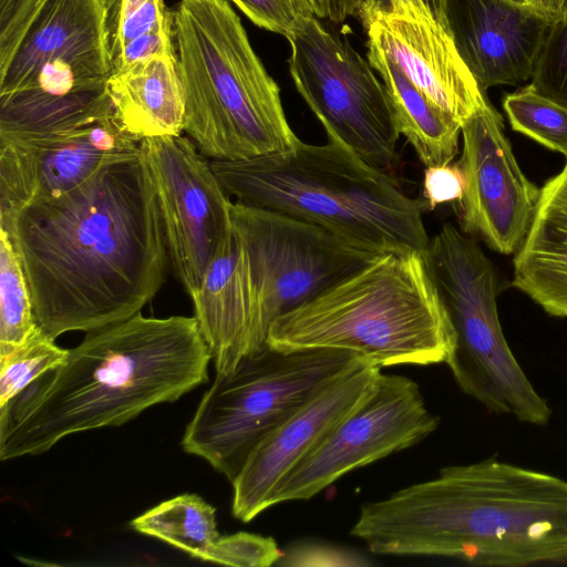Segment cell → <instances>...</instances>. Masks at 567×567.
Segmentation results:
<instances>
[{
	"mask_svg": "<svg viewBox=\"0 0 567 567\" xmlns=\"http://www.w3.org/2000/svg\"><path fill=\"white\" fill-rule=\"evenodd\" d=\"M0 229L19 258L37 324L53 339L140 313L165 281L166 240L142 147L69 192L32 202Z\"/></svg>",
	"mask_w": 567,
	"mask_h": 567,
	"instance_id": "cell-1",
	"label": "cell"
},
{
	"mask_svg": "<svg viewBox=\"0 0 567 567\" xmlns=\"http://www.w3.org/2000/svg\"><path fill=\"white\" fill-rule=\"evenodd\" d=\"M287 40L293 84L322 124L328 141L394 175L399 132L383 82L347 37L299 14Z\"/></svg>",
	"mask_w": 567,
	"mask_h": 567,
	"instance_id": "cell-9",
	"label": "cell"
},
{
	"mask_svg": "<svg viewBox=\"0 0 567 567\" xmlns=\"http://www.w3.org/2000/svg\"><path fill=\"white\" fill-rule=\"evenodd\" d=\"M209 164L235 202L317 225L380 255L424 252L430 243L425 204L338 143L300 140L282 153Z\"/></svg>",
	"mask_w": 567,
	"mask_h": 567,
	"instance_id": "cell-4",
	"label": "cell"
},
{
	"mask_svg": "<svg viewBox=\"0 0 567 567\" xmlns=\"http://www.w3.org/2000/svg\"><path fill=\"white\" fill-rule=\"evenodd\" d=\"M282 551L271 537L239 532L220 536L202 560L236 567H268Z\"/></svg>",
	"mask_w": 567,
	"mask_h": 567,
	"instance_id": "cell-29",
	"label": "cell"
},
{
	"mask_svg": "<svg viewBox=\"0 0 567 567\" xmlns=\"http://www.w3.org/2000/svg\"><path fill=\"white\" fill-rule=\"evenodd\" d=\"M109 28L113 58L136 38L174 33V13L164 0H109Z\"/></svg>",
	"mask_w": 567,
	"mask_h": 567,
	"instance_id": "cell-27",
	"label": "cell"
},
{
	"mask_svg": "<svg viewBox=\"0 0 567 567\" xmlns=\"http://www.w3.org/2000/svg\"><path fill=\"white\" fill-rule=\"evenodd\" d=\"M298 14L340 23L358 16L362 0H286Z\"/></svg>",
	"mask_w": 567,
	"mask_h": 567,
	"instance_id": "cell-34",
	"label": "cell"
},
{
	"mask_svg": "<svg viewBox=\"0 0 567 567\" xmlns=\"http://www.w3.org/2000/svg\"><path fill=\"white\" fill-rule=\"evenodd\" d=\"M266 343L344 350L382 369L446 363L454 332L423 252H389L276 319Z\"/></svg>",
	"mask_w": 567,
	"mask_h": 567,
	"instance_id": "cell-5",
	"label": "cell"
},
{
	"mask_svg": "<svg viewBox=\"0 0 567 567\" xmlns=\"http://www.w3.org/2000/svg\"><path fill=\"white\" fill-rule=\"evenodd\" d=\"M19 258L0 229V358L8 355L38 329Z\"/></svg>",
	"mask_w": 567,
	"mask_h": 567,
	"instance_id": "cell-24",
	"label": "cell"
},
{
	"mask_svg": "<svg viewBox=\"0 0 567 567\" xmlns=\"http://www.w3.org/2000/svg\"><path fill=\"white\" fill-rule=\"evenodd\" d=\"M156 189L169 265L190 296L233 223V202L189 137L142 141Z\"/></svg>",
	"mask_w": 567,
	"mask_h": 567,
	"instance_id": "cell-12",
	"label": "cell"
},
{
	"mask_svg": "<svg viewBox=\"0 0 567 567\" xmlns=\"http://www.w3.org/2000/svg\"><path fill=\"white\" fill-rule=\"evenodd\" d=\"M380 375V368L359 363L269 434L231 482L233 515L248 523L269 508L278 483L369 396Z\"/></svg>",
	"mask_w": 567,
	"mask_h": 567,
	"instance_id": "cell-17",
	"label": "cell"
},
{
	"mask_svg": "<svg viewBox=\"0 0 567 567\" xmlns=\"http://www.w3.org/2000/svg\"><path fill=\"white\" fill-rule=\"evenodd\" d=\"M511 1H514V2L520 3V4H530V6H533V0H511Z\"/></svg>",
	"mask_w": 567,
	"mask_h": 567,
	"instance_id": "cell-38",
	"label": "cell"
},
{
	"mask_svg": "<svg viewBox=\"0 0 567 567\" xmlns=\"http://www.w3.org/2000/svg\"><path fill=\"white\" fill-rule=\"evenodd\" d=\"M233 228L243 245L258 332L359 270L380 254L317 225L233 202Z\"/></svg>",
	"mask_w": 567,
	"mask_h": 567,
	"instance_id": "cell-10",
	"label": "cell"
},
{
	"mask_svg": "<svg viewBox=\"0 0 567 567\" xmlns=\"http://www.w3.org/2000/svg\"><path fill=\"white\" fill-rule=\"evenodd\" d=\"M461 135L457 165L465 189L457 203L460 229L499 254L515 255L530 230L540 188L520 169L503 118L489 103L462 125Z\"/></svg>",
	"mask_w": 567,
	"mask_h": 567,
	"instance_id": "cell-14",
	"label": "cell"
},
{
	"mask_svg": "<svg viewBox=\"0 0 567 567\" xmlns=\"http://www.w3.org/2000/svg\"><path fill=\"white\" fill-rule=\"evenodd\" d=\"M513 286L548 315L567 317V161L540 188L530 230L514 257Z\"/></svg>",
	"mask_w": 567,
	"mask_h": 567,
	"instance_id": "cell-20",
	"label": "cell"
},
{
	"mask_svg": "<svg viewBox=\"0 0 567 567\" xmlns=\"http://www.w3.org/2000/svg\"><path fill=\"white\" fill-rule=\"evenodd\" d=\"M174 39V33L155 32L132 40L112 58V71L153 55L176 53Z\"/></svg>",
	"mask_w": 567,
	"mask_h": 567,
	"instance_id": "cell-33",
	"label": "cell"
},
{
	"mask_svg": "<svg viewBox=\"0 0 567 567\" xmlns=\"http://www.w3.org/2000/svg\"><path fill=\"white\" fill-rule=\"evenodd\" d=\"M361 362L367 361L344 350L280 351L265 343L233 372L216 373L185 429L182 446L231 483L269 434Z\"/></svg>",
	"mask_w": 567,
	"mask_h": 567,
	"instance_id": "cell-7",
	"label": "cell"
},
{
	"mask_svg": "<svg viewBox=\"0 0 567 567\" xmlns=\"http://www.w3.org/2000/svg\"><path fill=\"white\" fill-rule=\"evenodd\" d=\"M113 114L38 136L0 135V227L34 200L69 192L102 164L141 151Z\"/></svg>",
	"mask_w": 567,
	"mask_h": 567,
	"instance_id": "cell-16",
	"label": "cell"
},
{
	"mask_svg": "<svg viewBox=\"0 0 567 567\" xmlns=\"http://www.w3.org/2000/svg\"><path fill=\"white\" fill-rule=\"evenodd\" d=\"M276 565L281 566H367L361 554L324 543H301L282 554Z\"/></svg>",
	"mask_w": 567,
	"mask_h": 567,
	"instance_id": "cell-30",
	"label": "cell"
},
{
	"mask_svg": "<svg viewBox=\"0 0 567 567\" xmlns=\"http://www.w3.org/2000/svg\"><path fill=\"white\" fill-rule=\"evenodd\" d=\"M439 423L415 381L381 373L369 396L278 483L269 507L309 499L347 473L421 442Z\"/></svg>",
	"mask_w": 567,
	"mask_h": 567,
	"instance_id": "cell-11",
	"label": "cell"
},
{
	"mask_svg": "<svg viewBox=\"0 0 567 567\" xmlns=\"http://www.w3.org/2000/svg\"><path fill=\"white\" fill-rule=\"evenodd\" d=\"M454 332L446 361L460 389L489 412L546 425L547 401L535 390L504 336L498 276L472 237L445 223L423 252Z\"/></svg>",
	"mask_w": 567,
	"mask_h": 567,
	"instance_id": "cell-8",
	"label": "cell"
},
{
	"mask_svg": "<svg viewBox=\"0 0 567 567\" xmlns=\"http://www.w3.org/2000/svg\"><path fill=\"white\" fill-rule=\"evenodd\" d=\"M106 90L115 121L133 137L143 141L184 132L177 53L153 55L112 71Z\"/></svg>",
	"mask_w": 567,
	"mask_h": 567,
	"instance_id": "cell-21",
	"label": "cell"
},
{
	"mask_svg": "<svg viewBox=\"0 0 567 567\" xmlns=\"http://www.w3.org/2000/svg\"><path fill=\"white\" fill-rule=\"evenodd\" d=\"M190 298L216 373L233 372L241 359L265 346L257 328L243 245L233 227Z\"/></svg>",
	"mask_w": 567,
	"mask_h": 567,
	"instance_id": "cell-19",
	"label": "cell"
},
{
	"mask_svg": "<svg viewBox=\"0 0 567 567\" xmlns=\"http://www.w3.org/2000/svg\"><path fill=\"white\" fill-rule=\"evenodd\" d=\"M503 107L514 131L567 157V109L529 85L507 94Z\"/></svg>",
	"mask_w": 567,
	"mask_h": 567,
	"instance_id": "cell-25",
	"label": "cell"
},
{
	"mask_svg": "<svg viewBox=\"0 0 567 567\" xmlns=\"http://www.w3.org/2000/svg\"><path fill=\"white\" fill-rule=\"evenodd\" d=\"M174 13L184 132L213 159L282 153L300 140L280 89L228 0H181Z\"/></svg>",
	"mask_w": 567,
	"mask_h": 567,
	"instance_id": "cell-6",
	"label": "cell"
},
{
	"mask_svg": "<svg viewBox=\"0 0 567 567\" xmlns=\"http://www.w3.org/2000/svg\"><path fill=\"white\" fill-rule=\"evenodd\" d=\"M386 0H362V3H372L380 4L384 3ZM427 7L431 9L436 19L446 28L447 22L445 18V0H423Z\"/></svg>",
	"mask_w": 567,
	"mask_h": 567,
	"instance_id": "cell-36",
	"label": "cell"
},
{
	"mask_svg": "<svg viewBox=\"0 0 567 567\" xmlns=\"http://www.w3.org/2000/svg\"><path fill=\"white\" fill-rule=\"evenodd\" d=\"M131 527L200 560L220 537L215 507L196 494H182L159 503L134 518Z\"/></svg>",
	"mask_w": 567,
	"mask_h": 567,
	"instance_id": "cell-23",
	"label": "cell"
},
{
	"mask_svg": "<svg viewBox=\"0 0 567 567\" xmlns=\"http://www.w3.org/2000/svg\"><path fill=\"white\" fill-rule=\"evenodd\" d=\"M53 64L109 79V0H0V95Z\"/></svg>",
	"mask_w": 567,
	"mask_h": 567,
	"instance_id": "cell-13",
	"label": "cell"
},
{
	"mask_svg": "<svg viewBox=\"0 0 567 567\" xmlns=\"http://www.w3.org/2000/svg\"><path fill=\"white\" fill-rule=\"evenodd\" d=\"M350 534L370 551L474 566L567 560V482L489 457L361 506Z\"/></svg>",
	"mask_w": 567,
	"mask_h": 567,
	"instance_id": "cell-2",
	"label": "cell"
},
{
	"mask_svg": "<svg viewBox=\"0 0 567 567\" xmlns=\"http://www.w3.org/2000/svg\"><path fill=\"white\" fill-rule=\"evenodd\" d=\"M455 47L480 89L532 78L553 23L534 6L511 0H445Z\"/></svg>",
	"mask_w": 567,
	"mask_h": 567,
	"instance_id": "cell-18",
	"label": "cell"
},
{
	"mask_svg": "<svg viewBox=\"0 0 567 567\" xmlns=\"http://www.w3.org/2000/svg\"><path fill=\"white\" fill-rule=\"evenodd\" d=\"M370 65L381 75L398 132L425 166L450 164L458 152L461 124L421 92L383 52L368 44Z\"/></svg>",
	"mask_w": 567,
	"mask_h": 567,
	"instance_id": "cell-22",
	"label": "cell"
},
{
	"mask_svg": "<svg viewBox=\"0 0 567 567\" xmlns=\"http://www.w3.org/2000/svg\"><path fill=\"white\" fill-rule=\"evenodd\" d=\"M533 6L553 22L560 18V0H533Z\"/></svg>",
	"mask_w": 567,
	"mask_h": 567,
	"instance_id": "cell-35",
	"label": "cell"
},
{
	"mask_svg": "<svg viewBox=\"0 0 567 567\" xmlns=\"http://www.w3.org/2000/svg\"><path fill=\"white\" fill-rule=\"evenodd\" d=\"M254 24L287 38L299 16L286 0H228Z\"/></svg>",
	"mask_w": 567,
	"mask_h": 567,
	"instance_id": "cell-32",
	"label": "cell"
},
{
	"mask_svg": "<svg viewBox=\"0 0 567 567\" xmlns=\"http://www.w3.org/2000/svg\"><path fill=\"white\" fill-rule=\"evenodd\" d=\"M195 317L140 313L86 332L65 361L0 408V460L48 452L84 431L120 426L208 381Z\"/></svg>",
	"mask_w": 567,
	"mask_h": 567,
	"instance_id": "cell-3",
	"label": "cell"
},
{
	"mask_svg": "<svg viewBox=\"0 0 567 567\" xmlns=\"http://www.w3.org/2000/svg\"><path fill=\"white\" fill-rule=\"evenodd\" d=\"M373 45L461 126L488 104L453 37L423 0L362 3L358 13Z\"/></svg>",
	"mask_w": 567,
	"mask_h": 567,
	"instance_id": "cell-15",
	"label": "cell"
},
{
	"mask_svg": "<svg viewBox=\"0 0 567 567\" xmlns=\"http://www.w3.org/2000/svg\"><path fill=\"white\" fill-rule=\"evenodd\" d=\"M530 80L535 92L567 109V16L551 23Z\"/></svg>",
	"mask_w": 567,
	"mask_h": 567,
	"instance_id": "cell-28",
	"label": "cell"
},
{
	"mask_svg": "<svg viewBox=\"0 0 567 567\" xmlns=\"http://www.w3.org/2000/svg\"><path fill=\"white\" fill-rule=\"evenodd\" d=\"M69 349L38 328L20 347L0 358V408L39 377L61 365Z\"/></svg>",
	"mask_w": 567,
	"mask_h": 567,
	"instance_id": "cell-26",
	"label": "cell"
},
{
	"mask_svg": "<svg viewBox=\"0 0 567 567\" xmlns=\"http://www.w3.org/2000/svg\"><path fill=\"white\" fill-rule=\"evenodd\" d=\"M566 16H567V0H560V18H564Z\"/></svg>",
	"mask_w": 567,
	"mask_h": 567,
	"instance_id": "cell-37",
	"label": "cell"
},
{
	"mask_svg": "<svg viewBox=\"0 0 567 567\" xmlns=\"http://www.w3.org/2000/svg\"><path fill=\"white\" fill-rule=\"evenodd\" d=\"M465 189V179L456 164L427 166L423 177V196L427 208L445 203H458Z\"/></svg>",
	"mask_w": 567,
	"mask_h": 567,
	"instance_id": "cell-31",
	"label": "cell"
}]
</instances>
